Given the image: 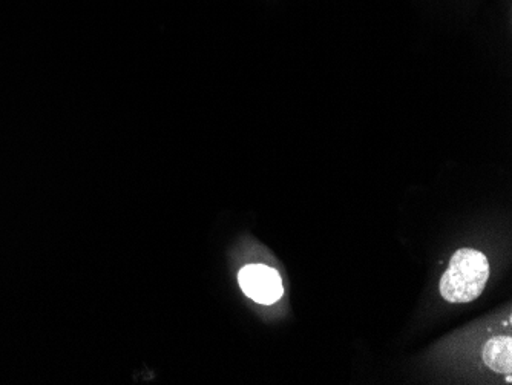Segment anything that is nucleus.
<instances>
[{"label": "nucleus", "instance_id": "obj_1", "mask_svg": "<svg viewBox=\"0 0 512 385\" xmlns=\"http://www.w3.org/2000/svg\"><path fill=\"white\" fill-rule=\"evenodd\" d=\"M490 261L476 249H460L440 280V293L448 303L465 304L477 300L490 278Z\"/></svg>", "mask_w": 512, "mask_h": 385}, {"label": "nucleus", "instance_id": "obj_2", "mask_svg": "<svg viewBox=\"0 0 512 385\" xmlns=\"http://www.w3.org/2000/svg\"><path fill=\"white\" fill-rule=\"evenodd\" d=\"M238 283L247 297L264 306L276 303L284 295L283 281L278 272L264 264L243 267L238 275Z\"/></svg>", "mask_w": 512, "mask_h": 385}, {"label": "nucleus", "instance_id": "obj_3", "mask_svg": "<svg viewBox=\"0 0 512 385\" xmlns=\"http://www.w3.org/2000/svg\"><path fill=\"white\" fill-rule=\"evenodd\" d=\"M511 352V336H494L483 347V361L494 372L509 375L512 370Z\"/></svg>", "mask_w": 512, "mask_h": 385}]
</instances>
